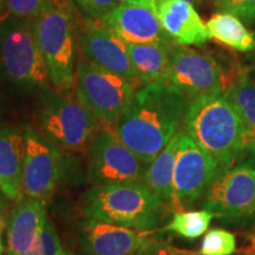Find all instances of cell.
<instances>
[{
	"label": "cell",
	"mask_w": 255,
	"mask_h": 255,
	"mask_svg": "<svg viewBox=\"0 0 255 255\" xmlns=\"http://www.w3.org/2000/svg\"><path fill=\"white\" fill-rule=\"evenodd\" d=\"M187 104V98L169 83L143 84L113 130L148 165L177 132Z\"/></svg>",
	"instance_id": "1"
},
{
	"label": "cell",
	"mask_w": 255,
	"mask_h": 255,
	"mask_svg": "<svg viewBox=\"0 0 255 255\" xmlns=\"http://www.w3.org/2000/svg\"><path fill=\"white\" fill-rule=\"evenodd\" d=\"M183 126L188 135L218 162L219 171L232 167L248 142L240 117L223 94L188 101Z\"/></svg>",
	"instance_id": "2"
},
{
	"label": "cell",
	"mask_w": 255,
	"mask_h": 255,
	"mask_svg": "<svg viewBox=\"0 0 255 255\" xmlns=\"http://www.w3.org/2000/svg\"><path fill=\"white\" fill-rule=\"evenodd\" d=\"M164 202L144 182L95 186L85 195L83 214L88 220L151 231L163 219Z\"/></svg>",
	"instance_id": "3"
},
{
	"label": "cell",
	"mask_w": 255,
	"mask_h": 255,
	"mask_svg": "<svg viewBox=\"0 0 255 255\" xmlns=\"http://www.w3.org/2000/svg\"><path fill=\"white\" fill-rule=\"evenodd\" d=\"M44 138L59 151L83 152L102 128L96 115L71 90H57L44 98L37 113Z\"/></svg>",
	"instance_id": "4"
},
{
	"label": "cell",
	"mask_w": 255,
	"mask_h": 255,
	"mask_svg": "<svg viewBox=\"0 0 255 255\" xmlns=\"http://www.w3.org/2000/svg\"><path fill=\"white\" fill-rule=\"evenodd\" d=\"M38 45L43 53L50 82L57 90H71L76 77V21L65 4L32 20Z\"/></svg>",
	"instance_id": "5"
},
{
	"label": "cell",
	"mask_w": 255,
	"mask_h": 255,
	"mask_svg": "<svg viewBox=\"0 0 255 255\" xmlns=\"http://www.w3.org/2000/svg\"><path fill=\"white\" fill-rule=\"evenodd\" d=\"M0 69L14 84L44 88L49 70L30 19L12 17L0 24Z\"/></svg>",
	"instance_id": "6"
},
{
	"label": "cell",
	"mask_w": 255,
	"mask_h": 255,
	"mask_svg": "<svg viewBox=\"0 0 255 255\" xmlns=\"http://www.w3.org/2000/svg\"><path fill=\"white\" fill-rule=\"evenodd\" d=\"M136 85L135 82L102 68L85 57L77 62L76 94L104 128L115 127L129 107Z\"/></svg>",
	"instance_id": "7"
},
{
	"label": "cell",
	"mask_w": 255,
	"mask_h": 255,
	"mask_svg": "<svg viewBox=\"0 0 255 255\" xmlns=\"http://www.w3.org/2000/svg\"><path fill=\"white\" fill-rule=\"evenodd\" d=\"M88 149V177L95 186L144 180L148 165L110 128L102 127Z\"/></svg>",
	"instance_id": "8"
},
{
	"label": "cell",
	"mask_w": 255,
	"mask_h": 255,
	"mask_svg": "<svg viewBox=\"0 0 255 255\" xmlns=\"http://www.w3.org/2000/svg\"><path fill=\"white\" fill-rule=\"evenodd\" d=\"M219 164L187 132L180 131L174 169V205L177 212L191 207L208 191Z\"/></svg>",
	"instance_id": "9"
},
{
	"label": "cell",
	"mask_w": 255,
	"mask_h": 255,
	"mask_svg": "<svg viewBox=\"0 0 255 255\" xmlns=\"http://www.w3.org/2000/svg\"><path fill=\"white\" fill-rule=\"evenodd\" d=\"M169 84L176 88L188 101L223 94L229 85L214 58L181 45L170 51Z\"/></svg>",
	"instance_id": "10"
},
{
	"label": "cell",
	"mask_w": 255,
	"mask_h": 255,
	"mask_svg": "<svg viewBox=\"0 0 255 255\" xmlns=\"http://www.w3.org/2000/svg\"><path fill=\"white\" fill-rule=\"evenodd\" d=\"M202 207L220 218L255 214V162H242L219 171Z\"/></svg>",
	"instance_id": "11"
},
{
	"label": "cell",
	"mask_w": 255,
	"mask_h": 255,
	"mask_svg": "<svg viewBox=\"0 0 255 255\" xmlns=\"http://www.w3.org/2000/svg\"><path fill=\"white\" fill-rule=\"evenodd\" d=\"M26 149L21 177L23 194L30 199L45 201L60 180L63 157L58 149L37 132H25Z\"/></svg>",
	"instance_id": "12"
},
{
	"label": "cell",
	"mask_w": 255,
	"mask_h": 255,
	"mask_svg": "<svg viewBox=\"0 0 255 255\" xmlns=\"http://www.w3.org/2000/svg\"><path fill=\"white\" fill-rule=\"evenodd\" d=\"M76 38L88 60L139 84L133 75L127 44L100 19L87 18L76 24Z\"/></svg>",
	"instance_id": "13"
},
{
	"label": "cell",
	"mask_w": 255,
	"mask_h": 255,
	"mask_svg": "<svg viewBox=\"0 0 255 255\" xmlns=\"http://www.w3.org/2000/svg\"><path fill=\"white\" fill-rule=\"evenodd\" d=\"M150 231L87 219L82 223L81 240L88 255H142L150 248Z\"/></svg>",
	"instance_id": "14"
},
{
	"label": "cell",
	"mask_w": 255,
	"mask_h": 255,
	"mask_svg": "<svg viewBox=\"0 0 255 255\" xmlns=\"http://www.w3.org/2000/svg\"><path fill=\"white\" fill-rule=\"evenodd\" d=\"M101 21L126 44L152 41L169 43L171 40L162 27L155 12L142 6L122 2L102 18Z\"/></svg>",
	"instance_id": "15"
},
{
	"label": "cell",
	"mask_w": 255,
	"mask_h": 255,
	"mask_svg": "<svg viewBox=\"0 0 255 255\" xmlns=\"http://www.w3.org/2000/svg\"><path fill=\"white\" fill-rule=\"evenodd\" d=\"M155 13L163 30L177 45H200L209 39L207 24L184 0H156Z\"/></svg>",
	"instance_id": "16"
},
{
	"label": "cell",
	"mask_w": 255,
	"mask_h": 255,
	"mask_svg": "<svg viewBox=\"0 0 255 255\" xmlns=\"http://www.w3.org/2000/svg\"><path fill=\"white\" fill-rule=\"evenodd\" d=\"M47 221L45 202L20 199L7 226L8 255H23L39 235Z\"/></svg>",
	"instance_id": "17"
},
{
	"label": "cell",
	"mask_w": 255,
	"mask_h": 255,
	"mask_svg": "<svg viewBox=\"0 0 255 255\" xmlns=\"http://www.w3.org/2000/svg\"><path fill=\"white\" fill-rule=\"evenodd\" d=\"M25 149V132L14 128L0 129V190L9 200L21 199Z\"/></svg>",
	"instance_id": "18"
},
{
	"label": "cell",
	"mask_w": 255,
	"mask_h": 255,
	"mask_svg": "<svg viewBox=\"0 0 255 255\" xmlns=\"http://www.w3.org/2000/svg\"><path fill=\"white\" fill-rule=\"evenodd\" d=\"M128 56L138 83H169L170 51L169 43L127 44Z\"/></svg>",
	"instance_id": "19"
},
{
	"label": "cell",
	"mask_w": 255,
	"mask_h": 255,
	"mask_svg": "<svg viewBox=\"0 0 255 255\" xmlns=\"http://www.w3.org/2000/svg\"><path fill=\"white\" fill-rule=\"evenodd\" d=\"M180 131L175 133L162 151L146 168L143 182L148 186L167 207L174 205V169L176 161Z\"/></svg>",
	"instance_id": "20"
},
{
	"label": "cell",
	"mask_w": 255,
	"mask_h": 255,
	"mask_svg": "<svg viewBox=\"0 0 255 255\" xmlns=\"http://www.w3.org/2000/svg\"><path fill=\"white\" fill-rule=\"evenodd\" d=\"M223 95L240 117L248 141L255 139V72H247L233 81Z\"/></svg>",
	"instance_id": "21"
},
{
	"label": "cell",
	"mask_w": 255,
	"mask_h": 255,
	"mask_svg": "<svg viewBox=\"0 0 255 255\" xmlns=\"http://www.w3.org/2000/svg\"><path fill=\"white\" fill-rule=\"evenodd\" d=\"M209 36L219 43L238 51H251L255 47V33L245 27L241 20L229 13H216L207 23Z\"/></svg>",
	"instance_id": "22"
},
{
	"label": "cell",
	"mask_w": 255,
	"mask_h": 255,
	"mask_svg": "<svg viewBox=\"0 0 255 255\" xmlns=\"http://www.w3.org/2000/svg\"><path fill=\"white\" fill-rule=\"evenodd\" d=\"M213 218L214 214L205 209L196 212H176L165 229L194 240L205 234Z\"/></svg>",
	"instance_id": "23"
},
{
	"label": "cell",
	"mask_w": 255,
	"mask_h": 255,
	"mask_svg": "<svg viewBox=\"0 0 255 255\" xmlns=\"http://www.w3.org/2000/svg\"><path fill=\"white\" fill-rule=\"evenodd\" d=\"M7 11L15 18L33 20L50 9L64 5L63 0H1Z\"/></svg>",
	"instance_id": "24"
},
{
	"label": "cell",
	"mask_w": 255,
	"mask_h": 255,
	"mask_svg": "<svg viewBox=\"0 0 255 255\" xmlns=\"http://www.w3.org/2000/svg\"><path fill=\"white\" fill-rule=\"evenodd\" d=\"M237 251L235 235L223 229H212L202 241V255H232Z\"/></svg>",
	"instance_id": "25"
},
{
	"label": "cell",
	"mask_w": 255,
	"mask_h": 255,
	"mask_svg": "<svg viewBox=\"0 0 255 255\" xmlns=\"http://www.w3.org/2000/svg\"><path fill=\"white\" fill-rule=\"evenodd\" d=\"M62 253V244L55 226L47 219L36 241L23 255H60Z\"/></svg>",
	"instance_id": "26"
},
{
	"label": "cell",
	"mask_w": 255,
	"mask_h": 255,
	"mask_svg": "<svg viewBox=\"0 0 255 255\" xmlns=\"http://www.w3.org/2000/svg\"><path fill=\"white\" fill-rule=\"evenodd\" d=\"M220 11L235 15L246 23L255 19V0H213Z\"/></svg>",
	"instance_id": "27"
},
{
	"label": "cell",
	"mask_w": 255,
	"mask_h": 255,
	"mask_svg": "<svg viewBox=\"0 0 255 255\" xmlns=\"http://www.w3.org/2000/svg\"><path fill=\"white\" fill-rule=\"evenodd\" d=\"M76 4L89 18L101 19L120 4V0H75Z\"/></svg>",
	"instance_id": "28"
},
{
	"label": "cell",
	"mask_w": 255,
	"mask_h": 255,
	"mask_svg": "<svg viewBox=\"0 0 255 255\" xmlns=\"http://www.w3.org/2000/svg\"><path fill=\"white\" fill-rule=\"evenodd\" d=\"M123 4L132 5V6H142V7H146L151 11L155 12V5L156 0H121Z\"/></svg>",
	"instance_id": "29"
},
{
	"label": "cell",
	"mask_w": 255,
	"mask_h": 255,
	"mask_svg": "<svg viewBox=\"0 0 255 255\" xmlns=\"http://www.w3.org/2000/svg\"><path fill=\"white\" fill-rule=\"evenodd\" d=\"M157 255H202V254L195 253V252H190V251L177 250V248H174V247H164L158 252Z\"/></svg>",
	"instance_id": "30"
},
{
	"label": "cell",
	"mask_w": 255,
	"mask_h": 255,
	"mask_svg": "<svg viewBox=\"0 0 255 255\" xmlns=\"http://www.w3.org/2000/svg\"><path fill=\"white\" fill-rule=\"evenodd\" d=\"M4 227H5V221L4 219L0 216V255L2 254V242H1V234H2V231H4Z\"/></svg>",
	"instance_id": "31"
},
{
	"label": "cell",
	"mask_w": 255,
	"mask_h": 255,
	"mask_svg": "<svg viewBox=\"0 0 255 255\" xmlns=\"http://www.w3.org/2000/svg\"><path fill=\"white\" fill-rule=\"evenodd\" d=\"M184 1L189 2V4H191V5H199L202 2V0H184Z\"/></svg>",
	"instance_id": "32"
},
{
	"label": "cell",
	"mask_w": 255,
	"mask_h": 255,
	"mask_svg": "<svg viewBox=\"0 0 255 255\" xmlns=\"http://www.w3.org/2000/svg\"><path fill=\"white\" fill-rule=\"evenodd\" d=\"M2 8H4V4H2V1L0 0V15L2 13Z\"/></svg>",
	"instance_id": "33"
},
{
	"label": "cell",
	"mask_w": 255,
	"mask_h": 255,
	"mask_svg": "<svg viewBox=\"0 0 255 255\" xmlns=\"http://www.w3.org/2000/svg\"><path fill=\"white\" fill-rule=\"evenodd\" d=\"M60 255H71V254H69V253H66V252H63V253H62V254H60Z\"/></svg>",
	"instance_id": "34"
}]
</instances>
